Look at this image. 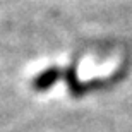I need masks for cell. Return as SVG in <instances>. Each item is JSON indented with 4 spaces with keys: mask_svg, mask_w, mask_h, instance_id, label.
I'll return each instance as SVG.
<instances>
[{
    "mask_svg": "<svg viewBox=\"0 0 132 132\" xmlns=\"http://www.w3.org/2000/svg\"><path fill=\"white\" fill-rule=\"evenodd\" d=\"M62 77V70H59V69H46V70H43V72L39 74V76H36L33 81V86L36 91H45V89L52 88L59 79Z\"/></svg>",
    "mask_w": 132,
    "mask_h": 132,
    "instance_id": "obj_1",
    "label": "cell"
}]
</instances>
